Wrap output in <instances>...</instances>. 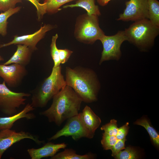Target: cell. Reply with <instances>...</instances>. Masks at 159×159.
<instances>
[{
  "instance_id": "27",
  "label": "cell",
  "mask_w": 159,
  "mask_h": 159,
  "mask_svg": "<svg viewBox=\"0 0 159 159\" xmlns=\"http://www.w3.org/2000/svg\"><path fill=\"white\" fill-rule=\"evenodd\" d=\"M22 0H0V11L4 12L15 7L16 4Z\"/></svg>"
},
{
  "instance_id": "31",
  "label": "cell",
  "mask_w": 159,
  "mask_h": 159,
  "mask_svg": "<svg viewBox=\"0 0 159 159\" xmlns=\"http://www.w3.org/2000/svg\"><path fill=\"white\" fill-rule=\"evenodd\" d=\"M129 124V122H127L125 125L118 128L117 133L116 136L117 140L122 139L125 138L130 127L128 126Z\"/></svg>"
},
{
  "instance_id": "26",
  "label": "cell",
  "mask_w": 159,
  "mask_h": 159,
  "mask_svg": "<svg viewBox=\"0 0 159 159\" xmlns=\"http://www.w3.org/2000/svg\"><path fill=\"white\" fill-rule=\"evenodd\" d=\"M100 129L110 135L116 136L118 129L117 121L115 119L111 120L109 122L102 125Z\"/></svg>"
},
{
  "instance_id": "17",
  "label": "cell",
  "mask_w": 159,
  "mask_h": 159,
  "mask_svg": "<svg viewBox=\"0 0 159 159\" xmlns=\"http://www.w3.org/2000/svg\"><path fill=\"white\" fill-rule=\"evenodd\" d=\"M76 7L84 9L87 11V14L89 15L98 16L101 14L99 7L95 4V0H77L75 4L66 5L64 6L63 8Z\"/></svg>"
},
{
  "instance_id": "3",
  "label": "cell",
  "mask_w": 159,
  "mask_h": 159,
  "mask_svg": "<svg viewBox=\"0 0 159 159\" xmlns=\"http://www.w3.org/2000/svg\"><path fill=\"white\" fill-rule=\"evenodd\" d=\"M61 66L53 67L50 75L31 92V103L33 107L42 108L67 84L62 73Z\"/></svg>"
},
{
  "instance_id": "25",
  "label": "cell",
  "mask_w": 159,
  "mask_h": 159,
  "mask_svg": "<svg viewBox=\"0 0 159 159\" xmlns=\"http://www.w3.org/2000/svg\"><path fill=\"white\" fill-rule=\"evenodd\" d=\"M117 139L115 136L110 135L105 132L102 134L101 143L104 150H110L116 143Z\"/></svg>"
},
{
  "instance_id": "14",
  "label": "cell",
  "mask_w": 159,
  "mask_h": 159,
  "mask_svg": "<svg viewBox=\"0 0 159 159\" xmlns=\"http://www.w3.org/2000/svg\"><path fill=\"white\" fill-rule=\"evenodd\" d=\"M35 108L31 104L28 103L24 109L19 112L8 117H0V130L11 129L14 123L22 118L31 120L35 118V115L30 112Z\"/></svg>"
},
{
  "instance_id": "23",
  "label": "cell",
  "mask_w": 159,
  "mask_h": 159,
  "mask_svg": "<svg viewBox=\"0 0 159 159\" xmlns=\"http://www.w3.org/2000/svg\"><path fill=\"white\" fill-rule=\"evenodd\" d=\"M58 35L56 34L52 37L50 45V54L54 62V67L60 65L59 56L58 49L56 46V41L58 38Z\"/></svg>"
},
{
  "instance_id": "24",
  "label": "cell",
  "mask_w": 159,
  "mask_h": 159,
  "mask_svg": "<svg viewBox=\"0 0 159 159\" xmlns=\"http://www.w3.org/2000/svg\"><path fill=\"white\" fill-rule=\"evenodd\" d=\"M114 158L117 159H136L138 158V153L133 148L127 147L121 151Z\"/></svg>"
},
{
  "instance_id": "28",
  "label": "cell",
  "mask_w": 159,
  "mask_h": 159,
  "mask_svg": "<svg viewBox=\"0 0 159 159\" xmlns=\"http://www.w3.org/2000/svg\"><path fill=\"white\" fill-rule=\"evenodd\" d=\"M31 2L37 9V14L38 19H41L46 13L45 4L40 3L38 0H28Z\"/></svg>"
},
{
  "instance_id": "32",
  "label": "cell",
  "mask_w": 159,
  "mask_h": 159,
  "mask_svg": "<svg viewBox=\"0 0 159 159\" xmlns=\"http://www.w3.org/2000/svg\"><path fill=\"white\" fill-rule=\"evenodd\" d=\"M111 0H97V2L101 6H105Z\"/></svg>"
},
{
  "instance_id": "10",
  "label": "cell",
  "mask_w": 159,
  "mask_h": 159,
  "mask_svg": "<svg viewBox=\"0 0 159 159\" xmlns=\"http://www.w3.org/2000/svg\"><path fill=\"white\" fill-rule=\"evenodd\" d=\"M26 139L32 140L39 145L44 142L40 140L36 136L28 132L23 131L18 132L11 129L0 130V159L9 147L16 143Z\"/></svg>"
},
{
  "instance_id": "11",
  "label": "cell",
  "mask_w": 159,
  "mask_h": 159,
  "mask_svg": "<svg viewBox=\"0 0 159 159\" xmlns=\"http://www.w3.org/2000/svg\"><path fill=\"white\" fill-rule=\"evenodd\" d=\"M25 66L18 64H0V77L9 87H18L27 74Z\"/></svg>"
},
{
  "instance_id": "30",
  "label": "cell",
  "mask_w": 159,
  "mask_h": 159,
  "mask_svg": "<svg viewBox=\"0 0 159 159\" xmlns=\"http://www.w3.org/2000/svg\"><path fill=\"white\" fill-rule=\"evenodd\" d=\"M59 56L61 64H64L68 60L73 52L67 49H58Z\"/></svg>"
},
{
  "instance_id": "21",
  "label": "cell",
  "mask_w": 159,
  "mask_h": 159,
  "mask_svg": "<svg viewBox=\"0 0 159 159\" xmlns=\"http://www.w3.org/2000/svg\"><path fill=\"white\" fill-rule=\"evenodd\" d=\"M21 7L19 6L10 9L0 14V35L3 36L7 34L8 19L13 14L18 12Z\"/></svg>"
},
{
  "instance_id": "9",
  "label": "cell",
  "mask_w": 159,
  "mask_h": 159,
  "mask_svg": "<svg viewBox=\"0 0 159 159\" xmlns=\"http://www.w3.org/2000/svg\"><path fill=\"white\" fill-rule=\"evenodd\" d=\"M125 4L126 8L120 14L118 21H136L148 19V0H129Z\"/></svg>"
},
{
  "instance_id": "6",
  "label": "cell",
  "mask_w": 159,
  "mask_h": 159,
  "mask_svg": "<svg viewBox=\"0 0 159 159\" xmlns=\"http://www.w3.org/2000/svg\"><path fill=\"white\" fill-rule=\"evenodd\" d=\"M31 96L30 93L11 90L3 81L0 83V111L8 116L14 115L17 113L18 109L25 104L26 97Z\"/></svg>"
},
{
  "instance_id": "2",
  "label": "cell",
  "mask_w": 159,
  "mask_h": 159,
  "mask_svg": "<svg viewBox=\"0 0 159 159\" xmlns=\"http://www.w3.org/2000/svg\"><path fill=\"white\" fill-rule=\"evenodd\" d=\"M65 74L67 85L72 88L83 102L90 103L97 100L101 85L93 70L80 66L73 68L66 67Z\"/></svg>"
},
{
  "instance_id": "7",
  "label": "cell",
  "mask_w": 159,
  "mask_h": 159,
  "mask_svg": "<svg viewBox=\"0 0 159 159\" xmlns=\"http://www.w3.org/2000/svg\"><path fill=\"white\" fill-rule=\"evenodd\" d=\"M103 46V50L99 64L105 61H118L122 56L121 47L122 43L127 41L124 31H120L112 36L104 35L100 39Z\"/></svg>"
},
{
  "instance_id": "8",
  "label": "cell",
  "mask_w": 159,
  "mask_h": 159,
  "mask_svg": "<svg viewBox=\"0 0 159 159\" xmlns=\"http://www.w3.org/2000/svg\"><path fill=\"white\" fill-rule=\"evenodd\" d=\"M94 135L86 127L79 113L67 119L63 127L48 140L50 141L63 136H71L73 140H77L82 138L91 139Z\"/></svg>"
},
{
  "instance_id": "5",
  "label": "cell",
  "mask_w": 159,
  "mask_h": 159,
  "mask_svg": "<svg viewBox=\"0 0 159 159\" xmlns=\"http://www.w3.org/2000/svg\"><path fill=\"white\" fill-rule=\"evenodd\" d=\"M105 34L99 26L98 16L87 14L79 16L75 26L74 36L80 42L92 44Z\"/></svg>"
},
{
  "instance_id": "1",
  "label": "cell",
  "mask_w": 159,
  "mask_h": 159,
  "mask_svg": "<svg viewBox=\"0 0 159 159\" xmlns=\"http://www.w3.org/2000/svg\"><path fill=\"white\" fill-rule=\"evenodd\" d=\"M50 106L40 114L49 122L60 126L66 120L77 115L82 101L70 86L66 85L53 97Z\"/></svg>"
},
{
  "instance_id": "20",
  "label": "cell",
  "mask_w": 159,
  "mask_h": 159,
  "mask_svg": "<svg viewBox=\"0 0 159 159\" xmlns=\"http://www.w3.org/2000/svg\"><path fill=\"white\" fill-rule=\"evenodd\" d=\"M134 124L141 125L145 128L150 135L154 145L159 146V135L154 128L150 125L148 121L145 118L139 119L135 121Z\"/></svg>"
},
{
  "instance_id": "29",
  "label": "cell",
  "mask_w": 159,
  "mask_h": 159,
  "mask_svg": "<svg viewBox=\"0 0 159 159\" xmlns=\"http://www.w3.org/2000/svg\"><path fill=\"white\" fill-rule=\"evenodd\" d=\"M126 138L117 140L113 147L110 149L112 152V156L114 157L122 150L124 149Z\"/></svg>"
},
{
  "instance_id": "12",
  "label": "cell",
  "mask_w": 159,
  "mask_h": 159,
  "mask_svg": "<svg viewBox=\"0 0 159 159\" xmlns=\"http://www.w3.org/2000/svg\"><path fill=\"white\" fill-rule=\"evenodd\" d=\"M54 28L53 26L45 24L34 33L21 36H15L11 41L0 45V48L12 44H21L28 47L32 52L37 49L38 43L45 36L46 33Z\"/></svg>"
},
{
  "instance_id": "13",
  "label": "cell",
  "mask_w": 159,
  "mask_h": 159,
  "mask_svg": "<svg viewBox=\"0 0 159 159\" xmlns=\"http://www.w3.org/2000/svg\"><path fill=\"white\" fill-rule=\"evenodd\" d=\"M67 147L64 143L54 144L49 142L42 147L38 148H29L27 152L31 159H40L43 158L52 157L61 149Z\"/></svg>"
},
{
  "instance_id": "4",
  "label": "cell",
  "mask_w": 159,
  "mask_h": 159,
  "mask_svg": "<svg viewBox=\"0 0 159 159\" xmlns=\"http://www.w3.org/2000/svg\"><path fill=\"white\" fill-rule=\"evenodd\" d=\"M124 32L127 41L141 52H147L153 46L159 34V27L145 19L135 21Z\"/></svg>"
},
{
  "instance_id": "15",
  "label": "cell",
  "mask_w": 159,
  "mask_h": 159,
  "mask_svg": "<svg viewBox=\"0 0 159 159\" xmlns=\"http://www.w3.org/2000/svg\"><path fill=\"white\" fill-rule=\"evenodd\" d=\"M17 46L16 50L13 55L3 64L8 65L16 63L25 66L29 63L32 51L28 47L24 45L18 44Z\"/></svg>"
},
{
  "instance_id": "33",
  "label": "cell",
  "mask_w": 159,
  "mask_h": 159,
  "mask_svg": "<svg viewBox=\"0 0 159 159\" xmlns=\"http://www.w3.org/2000/svg\"><path fill=\"white\" fill-rule=\"evenodd\" d=\"M4 60V59L0 55V62L1 61H3Z\"/></svg>"
},
{
  "instance_id": "19",
  "label": "cell",
  "mask_w": 159,
  "mask_h": 159,
  "mask_svg": "<svg viewBox=\"0 0 159 159\" xmlns=\"http://www.w3.org/2000/svg\"><path fill=\"white\" fill-rule=\"evenodd\" d=\"M148 19L155 25L159 27V2L148 0Z\"/></svg>"
},
{
  "instance_id": "22",
  "label": "cell",
  "mask_w": 159,
  "mask_h": 159,
  "mask_svg": "<svg viewBox=\"0 0 159 159\" xmlns=\"http://www.w3.org/2000/svg\"><path fill=\"white\" fill-rule=\"evenodd\" d=\"M75 0H44L46 13H56L60 9V7L65 4Z\"/></svg>"
},
{
  "instance_id": "16",
  "label": "cell",
  "mask_w": 159,
  "mask_h": 159,
  "mask_svg": "<svg viewBox=\"0 0 159 159\" xmlns=\"http://www.w3.org/2000/svg\"><path fill=\"white\" fill-rule=\"evenodd\" d=\"M83 122L87 129L95 134L96 130L100 126L101 121L90 107L86 105L80 112Z\"/></svg>"
},
{
  "instance_id": "18",
  "label": "cell",
  "mask_w": 159,
  "mask_h": 159,
  "mask_svg": "<svg viewBox=\"0 0 159 159\" xmlns=\"http://www.w3.org/2000/svg\"><path fill=\"white\" fill-rule=\"evenodd\" d=\"M93 158V156L88 153L84 155H78L75 150L72 149H65L61 152L56 154L51 157V159H90Z\"/></svg>"
}]
</instances>
